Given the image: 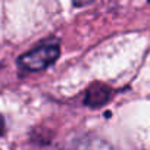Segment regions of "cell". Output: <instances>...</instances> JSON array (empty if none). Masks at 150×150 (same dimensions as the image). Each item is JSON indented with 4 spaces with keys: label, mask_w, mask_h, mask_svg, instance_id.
<instances>
[{
    "label": "cell",
    "mask_w": 150,
    "mask_h": 150,
    "mask_svg": "<svg viewBox=\"0 0 150 150\" xmlns=\"http://www.w3.org/2000/svg\"><path fill=\"white\" fill-rule=\"evenodd\" d=\"M60 56V47L54 41L43 43L21 54L16 60L18 68L25 72H40L52 66Z\"/></svg>",
    "instance_id": "6da1fadb"
},
{
    "label": "cell",
    "mask_w": 150,
    "mask_h": 150,
    "mask_svg": "<svg viewBox=\"0 0 150 150\" xmlns=\"http://www.w3.org/2000/svg\"><path fill=\"white\" fill-rule=\"evenodd\" d=\"M60 150H113V147L103 138L96 135H83L66 143Z\"/></svg>",
    "instance_id": "7a4b0ae2"
},
{
    "label": "cell",
    "mask_w": 150,
    "mask_h": 150,
    "mask_svg": "<svg viewBox=\"0 0 150 150\" xmlns=\"http://www.w3.org/2000/svg\"><path fill=\"white\" fill-rule=\"evenodd\" d=\"M112 96L113 93L109 86L103 83H94L87 88L86 96H84V103L88 108H100L106 105L112 99Z\"/></svg>",
    "instance_id": "3957f363"
},
{
    "label": "cell",
    "mask_w": 150,
    "mask_h": 150,
    "mask_svg": "<svg viewBox=\"0 0 150 150\" xmlns=\"http://www.w3.org/2000/svg\"><path fill=\"white\" fill-rule=\"evenodd\" d=\"M6 131V122H5V118L0 115V137H2Z\"/></svg>",
    "instance_id": "277c9868"
}]
</instances>
